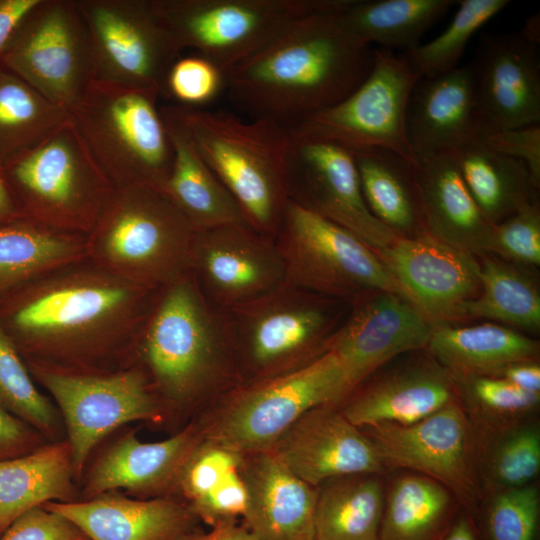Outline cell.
<instances>
[{
	"label": "cell",
	"mask_w": 540,
	"mask_h": 540,
	"mask_svg": "<svg viewBox=\"0 0 540 540\" xmlns=\"http://www.w3.org/2000/svg\"><path fill=\"white\" fill-rule=\"evenodd\" d=\"M330 0L287 26L261 50L225 73L229 102L250 119L291 130L349 96L369 75L372 45L347 31Z\"/></svg>",
	"instance_id": "6da1fadb"
},
{
	"label": "cell",
	"mask_w": 540,
	"mask_h": 540,
	"mask_svg": "<svg viewBox=\"0 0 540 540\" xmlns=\"http://www.w3.org/2000/svg\"><path fill=\"white\" fill-rule=\"evenodd\" d=\"M168 107L248 224L274 239L289 199L290 130L269 119L244 120L224 109Z\"/></svg>",
	"instance_id": "7a4b0ae2"
},
{
	"label": "cell",
	"mask_w": 540,
	"mask_h": 540,
	"mask_svg": "<svg viewBox=\"0 0 540 540\" xmlns=\"http://www.w3.org/2000/svg\"><path fill=\"white\" fill-rule=\"evenodd\" d=\"M236 351L224 310L191 272L165 287L148 321L142 352L156 388L190 402L230 377Z\"/></svg>",
	"instance_id": "3957f363"
},
{
	"label": "cell",
	"mask_w": 540,
	"mask_h": 540,
	"mask_svg": "<svg viewBox=\"0 0 540 540\" xmlns=\"http://www.w3.org/2000/svg\"><path fill=\"white\" fill-rule=\"evenodd\" d=\"M159 96L95 80L69 117L114 188L149 185L163 191L173 148Z\"/></svg>",
	"instance_id": "277c9868"
},
{
	"label": "cell",
	"mask_w": 540,
	"mask_h": 540,
	"mask_svg": "<svg viewBox=\"0 0 540 540\" xmlns=\"http://www.w3.org/2000/svg\"><path fill=\"white\" fill-rule=\"evenodd\" d=\"M1 173L24 217L69 232L92 230L115 189L70 119Z\"/></svg>",
	"instance_id": "5b68a950"
},
{
	"label": "cell",
	"mask_w": 540,
	"mask_h": 540,
	"mask_svg": "<svg viewBox=\"0 0 540 540\" xmlns=\"http://www.w3.org/2000/svg\"><path fill=\"white\" fill-rule=\"evenodd\" d=\"M92 230L102 256L126 279L166 287L190 272L195 231L156 187L115 188Z\"/></svg>",
	"instance_id": "8992f818"
},
{
	"label": "cell",
	"mask_w": 540,
	"mask_h": 540,
	"mask_svg": "<svg viewBox=\"0 0 540 540\" xmlns=\"http://www.w3.org/2000/svg\"><path fill=\"white\" fill-rule=\"evenodd\" d=\"M348 394L339 359L326 351L302 367L236 391L207 437L243 455L270 450L306 412Z\"/></svg>",
	"instance_id": "52a82bcc"
},
{
	"label": "cell",
	"mask_w": 540,
	"mask_h": 540,
	"mask_svg": "<svg viewBox=\"0 0 540 540\" xmlns=\"http://www.w3.org/2000/svg\"><path fill=\"white\" fill-rule=\"evenodd\" d=\"M285 283L325 294L380 290L408 301L380 260L358 237L289 198L274 238Z\"/></svg>",
	"instance_id": "ba28073f"
},
{
	"label": "cell",
	"mask_w": 540,
	"mask_h": 540,
	"mask_svg": "<svg viewBox=\"0 0 540 540\" xmlns=\"http://www.w3.org/2000/svg\"><path fill=\"white\" fill-rule=\"evenodd\" d=\"M330 0H152L182 50L193 49L225 73L300 17Z\"/></svg>",
	"instance_id": "9c48e42d"
},
{
	"label": "cell",
	"mask_w": 540,
	"mask_h": 540,
	"mask_svg": "<svg viewBox=\"0 0 540 540\" xmlns=\"http://www.w3.org/2000/svg\"><path fill=\"white\" fill-rule=\"evenodd\" d=\"M367 78L338 104L318 112L290 130L294 139L327 141L350 151L380 148L415 165L406 134L409 97L420 77L403 53L375 48Z\"/></svg>",
	"instance_id": "30bf717a"
},
{
	"label": "cell",
	"mask_w": 540,
	"mask_h": 540,
	"mask_svg": "<svg viewBox=\"0 0 540 540\" xmlns=\"http://www.w3.org/2000/svg\"><path fill=\"white\" fill-rule=\"evenodd\" d=\"M0 66L69 114L96 80L77 0H41L1 54Z\"/></svg>",
	"instance_id": "8fae6325"
},
{
	"label": "cell",
	"mask_w": 540,
	"mask_h": 540,
	"mask_svg": "<svg viewBox=\"0 0 540 540\" xmlns=\"http://www.w3.org/2000/svg\"><path fill=\"white\" fill-rule=\"evenodd\" d=\"M92 48L96 80L162 96L182 49L152 0H77Z\"/></svg>",
	"instance_id": "7c38bea8"
},
{
	"label": "cell",
	"mask_w": 540,
	"mask_h": 540,
	"mask_svg": "<svg viewBox=\"0 0 540 540\" xmlns=\"http://www.w3.org/2000/svg\"><path fill=\"white\" fill-rule=\"evenodd\" d=\"M224 312L235 349L241 351L254 381L308 364L327 351L332 338L326 313L312 292L287 283Z\"/></svg>",
	"instance_id": "4fadbf2b"
},
{
	"label": "cell",
	"mask_w": 540,
	"mask_h": 540,
	"mask_svg": "<svg viewBox=\"0 0 540 540\" xmlns=\"http://www.w3.org/2000/svg\"><path fill=\"white\" fill-rule=\"evenodd\" d=\"M38 381L54 398L66 427L76 478L108 435L134 421L161 418L159 401L136 369L84 374L33 363Z\"/></svg>",
	"instance_id": "5bb4252c"
},
{
	"label": "cell",
	"mask_w": 540,
	"mask_h": 540,
	"mask_svg": "<svg viewBox=\"0 0 540 540\" xmlns=\"http://www.w3.org/2000/svg\"><path fill=\"white\" fill-rule=\"evenodd\" d=\"M151 288L105 276L62 279L39 289L14 312V328L43 348L80 343L132 315Z\"/></svg>",
	"instance_id": "9a60e30c"
},
{
	"label": "cell",
	"mask_w": 540,
	"mask_h": 540,
	"mask_svg": "<svg viewBox=\"0 0 540 540\" xmlns=\"http://www.w3.org/2000/svg\"><path fill=\"white\" fill-rule=\"evenodd\" d=\"M363 428L385 466L417 471L454 493L470 516L477 512L472 427L457 401L409 425L381 423Z\"/></svg>",
	"instance_id": "2e32d148"
},
{
	"label": "cell",
	"mask_w": 540,
	"mask_h": 540,
	"mask_svg": "<svg viewBox=\"0 0 540 540\" xmlns=\"http://www.w3.org/2000/svg\"><path fill=\"white\" fill-rule=\"evenodd\" d=\"M289 198L348 230L380 252L399 237L370 212L353 154L332 142L292 137Z\"/></svg>",
	"instance_id": "e0dca14e"
},
{
	"label": "cell",
	"mask_w": 540,
	"mask_h": 540,
	"mask_svg": "<svg viewBox=\"0 0 540 540\" xmlns=\"http://www.w3.org/2000/svg\"><path fill=\"white\" fill-rule=\"evenodd\" d=\"M190 272L206 297L223 310L285 283L275 240L248 223L195 231Z\"/></svg>",
	"instance_id": "ac0fdd59"
},
{
	"label": "cell",
	"mask_w": 540,
	"mask_h": 540,
	"mask_svg": "<svg viewBox=\"0 0 540 540\" xmlns=\"http://www.w3.org/2000/svg\"><path fill=\"white\" fill-rule=\"evenodd\" d=\"M540 36L523 27L485 34L469 64L480 128L512 129L540 123ZM479 131V130H478Z\"/></svg>",
	"instance_id": "d6986e66"
},
{
	"label": "cell",
	"mask_w": 540,
	"mask_h": 540,
	"mask_svg": "<svg viewBox=\"0 0 540 540\" xmlns=\"http://www.w3.org/2000/svg\"><path fill=\"white\" fill-rule=\"evenodd\" d=\"M270 450L313 487L334 478L376 474L385 468L374 442L333 405L306 412Z\"/></svg>",
	"instance_id": "ffe728a7"
},
{
	"label": "cell",
	"mask_w": 540,
	"mask_h": 540,
	"mask_svg": "<svg viewBox=\"0 0 540 540\" xmlns=\"http://www.w3.org/2000/svg\"><path fill=\"white\" fill-rule=\"evenodd\" d=\"M381 253L408 301L421 312L460 315L480 287V265L469 252L432 235L399 237Z\"/></svg>",
	"instance_id": "44dd1931"
},
{
	"label": "cell",
	"mask_w": 540,
	"mask_h": 540,
	"mask_svg": "<svg viewBox=\"0 0 540 540\" xmlns=\"http://www.w3.org/2000/svg\"><path fill=\"white\" fill-rule=\"evenodd\" d=\"M432 327L404 298L384 293L354 312L330 339L349 393L378 367L403 352L427 346Z\"/></svg>",
	"instance_id": "7402d4cb"
},
{
	"label": "cell",
	"mask_w": 540,
	"mask_h": 540,
	"mask_svg": "<svg viewBox=\"0 0 540 540\" xmlns=\"http://www.w3.org/2000/svg\"><path fill=\"white\" fill-rule=\"evenodd\" d=\"M475 82L470 65L431 77L414 85L406 111V134L418 162L452 153L475 139Z\"/></svg>",
	"instance_id": "603a6c76"
},
{
	"label": "cell",
	"mask_w": 540,
	"mask_h": 540,
	"mask_svg": "<svg viewBox=\"0 0 540 540\" xmlns=\"http://www.w3.org/2000/svg\"><path fill=\"white\" fill-rule=\"evenodd\" d=\"M42 506L71 520L89 540H181L198 529L199 519L190 508L168 497L131 498L112 490Z\"/></svg>",
	"instance_id": "cb8c5ba5"
},
{
	"label": "cell",
	"mask_w": 540,
	"mask_h": 540,
	"mask_svg": "<svg viewBox=\"0 0 540 540\" xmlns=\"http://www.w3.org/2000/svg\"><path fill=\"white\" fill-rule=\"evenodd\" d=\"M248 491L243 526L260 540H314L318 491L271 450L244 455Z\"/></svg>",
	"instance_id": "d4e9b609"
},
{
	"label": "cell",
	"mask_w": 540,
	"mask_h": 540,
	"mask_svg": "<svg viewBox=\"0 0 540 540\" xmlns=\"http://www.w3.org/2000/svg\"><path fill=\"white\" fill-rule=\"evenodd\" d=\"M201 438L193 426L158 442H142L134 431L123 434L94 461L79 501L112 490L144 499V495L174 487L183 463Z\"/></svg>",
	"instance_id": "484cf974"
},
{
	"label": "cell",
	"mask_w": 540,
	"mask_h": 540,
	"mask_svg": "<svg viewBox=\"0 0 540 540\" xmlns=\"http://www.w3.org/2000/svg\"><path fill=\"white\" fill-rule=\"evenodd\" d=\"M425 224L432 236L464 251L491 247L494 225L472 197L450 153L417 166Z\"/></svg>",
	"instance_id": "4316f807"
},
{
	"label": "cell",
	"mask_w": 540,
	"mask_h": 540,
	"mask_svg": "<svg viewBox=\"0 0 540 540\" xmlns=\"http://www.w3.org/2000/svg\"><path fill=\"white\" fill-rule=\"evenodd\" d=\"M173 148L164 193L194 231L248 223L238 203L201 157L168 105L160 106Z\"/></svg>",
	"instance_id": "83f0119b"
},
{
	"label": "cell",
	"mask_w": 540,
	"mask_h": 540,
	"mask_svg": "<svg viewBox=\"0 0 540 540\" xmlns=\"http://www.w3.org/2000/svg\"><path fill=\"white\" fill-rule=\"evenodd\" d=\"M456 401L447 371L420 367L388 376L351 399L341 410L355 426L409 425Z\"/></svg>",
	"instance_id": "f1b7e54d"
},
{
	"label": "cell",
	"mask_w": 540,
	"mask_h": 540,
	"mask_svg": "<svg viewBox=\"0 0 540 540\" xmlns=\"http://www.w3.org/2000/svg\"><path fill=\"white\" fill-rule=\"evenodd\" d=\"M72 451L67 440L0 461V535L20 515L48 502L79 500Z\"/></svg>",
	"instance_id": "f546056e"
},
{
	"label": "cell",
	"mask_w": 540,
	"mask_h": 540,
	"mask_svg": "<svg viewBox=\"0 0 540 540\" xmlns=\"http://www.w3.org/2000/svg\"><path fill=\"white\" fill-rule=\"evenodd\" d=\"M449 371L461 378L496 377L508 365L532 361L537 343L496 324L432 327L427 345Z\"/></svg>",
	"instance_id": "4dcf8cb0"
},
{
	"label": "cell",
	"mask_w": 540,
	"mask_h": 540,
	"mask_svg": "<svg viewBox=\"0 0 540 540\" xmlns=\"http://www.w3.org/2000/svg\"><path fill=\"white\" fill-rule=\"evenodd\" d=\"M370 212L395 233L425 223L417 166L386 149L351 151Z\"/></svg>",
	"instance_id": "1f68e13d"
},
{
	"label": "cell",
	"mask_w": 540,
	"mask_h": 540,
	"mask_svg": "<svg viewBox=\"0 0 540 540\" xmlns=\"http://www.w3.org/2000/svg\"><path fill=\"white\" fill-rule=\"evenodd\" d=\"M455 0H348L342 23L355 37L380 48L407 52L442 19Z\"/></svg>",
	"instance_id": "d6a6232c"
},
{
	"label": "cell",
	"mask_w": 540,
	"mask_h": 540,
	"mask_svg": "<svg viewBox=\"0 0 540 540\" xmlns=\"http://www.w3.org/2000/svg\"><path fill=\"white\" fill-rule=\"evenodd\" d=\"M450 154L472 197L491 223L533 203L530 195L537 187L522 161L493 150L477 137Z\"/></svg>",
	"instance_id": "836d02e7"
},
{
	"label": "cell",
	"mask_w": 540,
	"mask_h": 540,
	"mask_svg": "<svg viewBox=\"0 0 540 540\" xmlns=\"http://www.w3.org/2000/svg\"><path fill=\"white\" fill-rule=\"evenodd\" d=\"M324 483L317 495L314 540H380L385 497L374 474Z\"/></svg>",
	"instance_id": "e575fe53"
},
{
	"label": "cell",
	"mask_w": 540,
	"mask_h": 540,
	"mask_svg": "<svg viewBox=\"0 0 540 540\" xmlns=\"http://www.w3.org/2000/svg\"><path fill=\"white\" fill-rule=\"evenodd\" d=\"M450 491L424 475L398 478L384 500L380 540H439L456 518Z\"/></svg>",
	"instance_id": "d590c367"
},
{
	"label": "cell",
	"mask_w": 540,
	"mask_h": 540,
	"mask_svg": "<svg viewBox=\"0 0 540 540\" xmlns=\"http://www.w3.org/2000/svg\"><path fill=\"white\" fill-rule=\"evenodd\" d=\"M70 119L27 82L0 66V172Z\"/></svg>",
	"instance_id": "8d00e7d4"
},
{
	"label": "cell",
	"mask_w": 540,
	"mask_h": 540,
	"mask_svg": "<svg viewBox=\"0 0 540 540\" xmlns=\"http://www.w3.org/2000/svg\"><path fill=\"white\" fill-rule=\"evenodd\" d=\"M80 241L72 232L26 217L0 225V288L74 260Z\"/></svg>",
	"instance_id": "74e56055"
},
{
	"label": "cell",
	"mask_w": 540,
	"mask_h": 540,
	"mask_svg": "<svg viewBox=\"0 0 540 540\" xmlns=\"http://www.w3.org/2000/svg\"><path fill=\"white\" fill-rule=\"evenodd\" d=\"M481 294L463 305L460 315L484 317L536 329L540 325V297L535 287L511 267L486 260L480 266Z\"/></svg>",
	"instance_id": "f35d334b"
},
{
	"label": "cell",
	"mask_w": 540,
	"mask_h": 540,
	"mask_svg": "<svg viewBox=\"0 0 540 540\" xmlns=\"http://www.w3.org/2000/svg\"><path fill=\"white\" fill-rule=\"evenodd\" d=\"M509 4L507 0H461L448 27L435 39L402 52L420 78L456 67L472 35Z\"/></svg>",
	"instance_id": "ab89813d"
},
{
	"label": "cell",
	"mask_w": 540,
	"mask_h": 540,
	"mask_svg": "<svg viewBox=\"0 0 540 540\" xmlns=\"http://www.w3.org/2000/svg\"><path fill=\"white\" fill-rule=\"evenodd\" d=\"M0 406L32 426L43 437L57 435L60 423L57 410L36 388L17 348L1 326Z\"/></svg>",
	"instance_id": "60d3db41"
},
{
	"label": "cell",
	"mask_w": 540,
	"mask_h": 540,
	"mask_svg": "<svg viewBox=\"0 0 540 540\" xmlns=\"http://www.w3.org/2000/svg\"><path fill=\"white\" fill-rule=\"evenodd\" d=\"M244 455L209 437L201 438L183 463L175 486L190 509L241 469Z\"/></svg>",
	"instance_id": "b9f144b4"
},
{
	"label": "cell",
	"mask_w": 540,
	"mask_h": 540,
	"mask_svg": "<svg viewBox=\"0 0 540 540\" xmlns=\"http://www.w3.org/2000/svg\"><path fill=\"white\" fill-rule=\"evenodd\" d=\"M481 521V527H475L483 540H536L539 525L537 488L528 484L505 489L493 498Z\"/></svg>",
	"instance_id": "7bdbcfd3"
},
{
	"label": "cell",
	"mask_w": 540,
	"mask_h": 540,
	"mask_svg": "<svg viewBox=\"0 0 540 540\" xmlns=\"http://www.w3.org/2000/svg\"><path fill=\"white\" fill-rule=\"evenodd\" d=\"M225 72L206 57L181 56L171 66L162 97L177 105L204 108L225 91Z\"/></svg>",
	"instance_id": "ee69618b"
},
{
	"label": "cell",
	"mask_w": 540,
	"mask_h": 540,
	"mask_svg": "<svg viewBox=\"0 0 540 540\" xmlns=\"http://www.w3.org/2000/svg\"><path fill=\"white\" fill-rule=\"evenodd\" d=\"M540 469V434L534 427L521 428L501 442L492 471L505 489L529 484Z\"/></svg>",
	"instance_id": "f6af8a7d"
},
{
	"label": "cell",
	"mask_w": 540,
	"mask_h": 540,
	"mask_svg": "<svg viewBox=\"0 0 540 540\" xmlns=\"http://www.w3.org/2000/svg\"><path fill=\"white\" fill-rule=\"evenodd\" d=\"M491 247L518 262L538 265L540 216L536 204H526L501 224L494 225Z\"/></svg>",
	"instance_id": "bcb514c9"
},
{
	"label": "cell",
	"mask_w": 540,
	"mask_h": 540,
	"mask_svg": "<svg viewBox=\"0 0 540 540\" xmlns=\"http://www.w3.org/2000/svg\"><path fill=\"white\" fill-rule=\"evenodd\" d=\"M468 382L471 398L486 414L498 418H513L533 410L540 393L524 391L500 377L474 376L462 378Z\"/></svg>",
	"instance_id": "7dc6e473"
},
{
	"label": "cell",
	"mask_w": 540,
	"mask_h": 540,
	"mask_svg": "<svg viewBox=\"0 0 540 540\" xmlns=\"http://www.w3.org/2000/svg\"><path fill=\"white\" fill-rule=\"evenodd\" d=\"M0 540H89L71 520L38 506L17 517Z\"/></svg>",
	"instance_id": "c3c4849f"
},
{
	"label": "cell",
	"mask_w": 540,
	"mask_h": 540,
	"mask_svg": "<svg viewBox=\"0 0 540 540\" xmlns=\"http://www.w3.org/2000/svg\"><path fill=\"white\" fill-rule=\"evenodd\" d=\"M477 138L493 150L522 161L536 187L540 181V124L512 129L480 128Z\"/></svg>",
	"instance_id": "681fc988"
},
{
	"label": "cell",
	"mask_w": 540,
	"mask_h": 540,
	"mask_svg": "<svg viewBox=\"0 0 540 540\" xmlns=\"http://www.w3.org/2000/svg\"><path fill=\"white\" fill-rule=\"evenodd\" d=\"M44 437L0 406V461L26 455L45 444Z\"/></svg>",
	"instance_id": "f907efd6"
},
{
	"label": "cell",
	"mask_w": 540,
	"mask_h": 540,
	"mask_svg": "<svg viewBox=\"0 0 540 540\" xmlns=\"http://www.w3.org/2000/svg\"><path fill=\"white\" fill-rule=\"evenodd\" d=\"M41 0H0V56L27 15Z\"/></svg>",
	"instance_id": "816d5d0a"
},
{
	"label": "cell",
	"mask_w": 540,
	"mask_h": 540,
	"mask_svg": "<svg viewBox=\"0 0 540 540\" xmlns=\"http://www.w3.org/2000/svg\"><path fill=\"white\" fill-rule=\"evenodd\" d=\"M500 377L531 393H540V367L533 361L518 362L505 367Z\"/></svg>",
	"instance_id": "f5cc1de1"
},
{
	"label": "cell",
	"mask_w": 540,
	"mask_h": 540,
	"mask_svg": "<svg viewBox=\"0 0 540 540\" xmlns=\"http://www.w3.org/2000/svg\"><path fill=\"white\" fill-rule=\"evenodd\" d=\"M181 540H260L245 526L238 525L237 521L221 522L208 532L195 530Z\"/></svg>",
	"instance_id": "db71d44e"
},
{
	"label": "cell",
	"mask_w": 540,
	"mask_h": 540,
	"mask_svg": "<svg viewBox=\"0 0 540 540\" xmlns=\"http://www.w3.org/2000/svg\"><path fill=\"white\" fill-rule=\"evenodd\" d=\"M439 540H483L468 513L457 515Z\"/></svg>",
	"instance_id": "11a10c76"
},
{
	"label": "cell",
	"mask_w": 540,
	"mask_h": 540,
	"mask_svg": "<svg viewBox=\"0 0 540 540\" xmlns=\"http://www.w3.org/2000/svg\"><path fill=\"white\" fill-rule=\"evenodd\" d=\"M24 217L16 199L0 172V225Z\"/></svg>",
	"instance_id": "9f6ffc18"
}]
</instances>
